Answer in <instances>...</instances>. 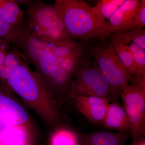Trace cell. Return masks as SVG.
Segmentation results:
<instances>
[{
  "label": "cell",
  "mask_w": 145,
  "mask_h": 145,
  "mask_svg": "<svg viewBox=\"0 0 145 145\" xmlns=\"http://www.w3.org/2000/svg\"><path fill=\"white\" fill-rule=\"evenodd\" d=\"M12 46L16 47L29 65L35 68L46 89L59 107L69 98L73 78L59 65L51 44L34 36L26 22L16 27Z\"/></svg>",
  "instance_id": "cell-1"
},
{
  "label": "cell",
  "mask_w": 145,
  "mask_h": 145,
  "mask_svg": "<svg viewBox=\"0 0 145 145\" xmlns=\"http://www.w3.org/2000/svg\"><path fill=\"white\" fill-rule=\"evenodd\" d=\"M6 85L47 124H53L59 119V107L39 75L29 66L21 52L18 66Z\"/></svg>",
  "instance_id": "cell-2"
},
{
  "label": "cell",
  "mask_w": 145,
  "mask_h": 145,
  "mask_svg": "<svg viewBox=\"0 0 145 145\" xmlns=\"http://www.w3.org/2000/svg\"><path fill=\"white\" fill-rule=\"evenodd\" d=\"M54 5L72 39L104 40L112 34L108 22L82 0H56Z\"/></svg>",
  "instance_id": "cell-3"
},
{
  "label": "cell",
  "mask_w": 145,
  "mask_h": 145,
  "mask_svg": "<svg viewBox=\"0 0 145 145\" xmlns=\"http://www.w3.org/2000/svg\"><path fill=\"white\" fill-rule=\"evenodd\" d=\"M27 25L34 36L57 46H69L75 42L68 33L54 5L29 1L25 5Z\"/></svg>",
  "instance_id": "cell-4"
},
{
  "label": "cell",
  "mask_w": 145,
  "mask_h": 145,
  "mask_svg": "<svg viewBox=\"0 0 145 145\" xmlns=\"http://www.w3.org/2000/svg\"><path fill=\"white\" fill-rule=\"evenodd\" d=\"M121 96L129 121L132 143L137 142L145 138V75L131 78Z\"/></svg>",
  "instance_id": "cell-5"
},
{
  "label": "cell",
  "mask_w": 145,
  "mask_h": 145,
  "mask_svg": "<svg viewBox=\"0 0 145 145\" xmlns=\"http://www.w3.org/2000/svg\"><path fill=\"white\" fill-rule=\"evenodd\" d=\"M95 65L106 78L112 93L117 99L128 85L131 78L111 43L100 44L93 48Z\"/></svg>",
  "instance_id": "cell-6"
},
{
  "label": "cell",
  "mask_w": 145,
  "mask_h": 145,
  "mask_svg": "<svg viewBox=\"0 0 145 145\" xmlns=\"http://www.w3.org/2000/svg\"><path fill=\"white\" fill-rule=\"evenodd\" d=\"M95 96L116 102L106 78L94 65L93 67H82L76 72L71 84L69 98Z\"/></svg>",
  "instance_id": "cell-7"
},
{
  "label": "cell",
  "mask_w": 145,
  "mask_h": 145,
  "mask_svg": "<svg viewBox=\"0 0 145 145\" xmlns=\"http://www.w3.org/2000/svg\"><path fill=\"white\" fill-rule=\"evenodd\" d=\"M0 119L6 125L20 126L34 132L28 113L6 85L0 83Z\"/></svg>",
  "instance_id": "cell-8"
},
{
  "label": "cell",
  "mask_w": 145,
  "mask_h": 145,
  "mask_svg": "<svg viewBox=\"0 0 145 145\" xmlns=\"http://www.w3.org/2000/svg\"><path fill=\"white\" fill-rule=\"evenodd\" d=\"M74 100L80 112L90 121L103 123L110 101L95 96H80Z\"/></svg>",
  "instance_id": "cell-9"
},
{
  "label": "cell",
  "mask_w": 145,
  "mask_h": 145,
  "mask_svg": "<svg viewBox=\"0 0 145 145\" xmlns=\"http://www.w3.org/2000/svg\"><path fill=\"white\" fill-rule=\"evenodd\" d=\"M140 3V0H126L110 17L108 25L111 34L123 31L132 22Z\"/></svg>",
  "instance_id": "cell-10"
},
{
  "label": "cell",
  "mask_w": 145,
  "mask_h": 145,
  "mask_svg": "<svg viewBox=\"0 0 145 145\" xmlns=\"http://www.w3.org/2000/svg\"><path fill=\"white\" fill-rule=\"evenodd\" d=\"M34 132L20 126L7 125L0 132L1 145H33Z\"/></svg>",
  "instance_id": "cell-11"
},
{
  "label": "cell",
  "mask_w": 145,
  "mask_h": 145,
  "mask_svg": "<svg viewBox=\"0 0 145 145\" xmlns=\"http://www.w3.org/2000/svg\"><path fill=\"white\" fill-rule=\"evenodd\" d=\"M103 123L107 128L117 130L119 132L127 133L130 131L129 121L126 113L117 102L109 104Z\"/></svg>",
  "instance_id": "cell-12"
},
{
  "label": "cell",
  "mask_w": 145,
  "mask_h": 145,
  "mask_svg": "<svg viewBox=\"0 0 145 145\" xmlns=\"http://www.w3.org/2000/svg\"><path fill=\"white\" fill-rule=\"evenodd\" d=\"M127 133L93 131L83 135L80 138V145H125Z\"/></svg>",
  "instance_id": "cell-13"
},
{
  "label": "cell",
  "mask_w": 145,
  "mask_h": 145,
  "mask_svg": "<svg viewBox=\"0 0 145 145\" xmlns=\"http://www.w3.org/2000/svg\"><path fill=\"white\" fill-rule=\"evenodd\" d=\"M24 11L15 0H0V16L11 26L16 27L24 22Z\"/></svg>",
  "instance_id": "cell-14"
},
{
  "label": "cell",
  "mask_w": 145,
  "mask_h": 145,
  "mask_svg": "<svg viewBox=\"0 0 145 145\" xmlns=\"http://www.w3.org/2000/svg\"><path fill=\"white\" fill-rule=\"evenodd\" d=\"M111 37V42L115 52L131 78L139 75L135 62L127 45L113 35Z\"/></svg>",
  "instance_id": "cell-15"
},
{
  "label": "cell",
  "mask_w": 145,
  "mask_h": 145,
  "mask_svg": "<svg viewBox=\"0 0 145 145\" xmlns=\"http://www.w3.org/2000/svg\"><path fill=\"white\" fill-rule=\"evenodd\" d=\"M113 35L123 42L129 48L137 68L139 75H145V50H143L133 42L125 32H115Z\"/></svg>",
  "instance_id": "cell-16"
},
{
  "label": "cell",
  "mask_w": 145,
  "mask_h": 145,
  "mask_svg": "<svg viewBox=\"0 0 145 145\" xmlns=\"http://www.w3.org/2000/svg\"><path fill=\"white\" fill-rule=\"evenodd\" d=\"M20 55V50L14 46L7 52L4 61L0 66V83L6 84L8 78L18 66Z\"/></svg>",
  "instance_id": "cell-17"
},
{
  "label": "cell",
  "mask_w": 145,
  "mask_h": 145,
  "mask_svg": "<svg viewBox=\"0 0 145 145\" xmlns=\"http://www.w3.org/2000/svg\"><path fill=\"white\" fill-rule=\"evenodd\" d=\"M80 138L72 131L60 128L52 133L49 140L50 145H80Z\"/></svg>",
  "instance_id": "cell-18"
},
{
  "label": "cell",
  "mask_w": 145,
  "mask_h": 145,
  "mask_svg": "<svg viewBox=\"0 0 145 145\" xmlns=\"http://www.w3.org/2000/svg\"><path fill=\"white\" fill-rule=\"evenodd\" d=\"M81 48L72 54L64 57H58L59 65L72 78L81 67L82 61Z\"/></svg>",
  "instance_id": "cell-19"
},
{
  "label": "cell",
  "mask_w": 145,
  "mask_h": 145,
  "mask_svg": "<svg viewBox=\"0 0 145 145\" xmlns=\"http://www.w3.org/2000/svg\"><path fill=\"white\" fill-rule=\"evenodd\" d=\"M126 0H100L92 7L94 12L105 20L110 17Z\"/></svg>",
  "instance_id": "cell-20"
},
{
  "label": "cell",
  "mask_w": 145,
  "mask_h": 145,
  "mask_svg": "<svg viewBox=\"0 0 145 145\" xmlns=\"http://www.w3.org/2000/svg\"><path fill=\"white\" fill-rule=\"evenodd\" d=\"M145 26V1H140V5L133 20L121 32H125L135 28H142Z\"/></svg>",
  "instance_id": "cell-21"
},
{
  "label": "cell",
  "mask_w": 145,
  "mask_h": 145,
  "mask_svg": "<svg viewBox=\"0 0 145 145\" xmlns=\"http://www.w3.org/2000/svg\"><path fill=\"white\" fill-rule=\"evenodd\" d=\"M16 33V27L10 25L0 16V38L13 45Z\"/></svg>",
  "instance_id": "cell-22"
},
{
  "label": "cell",
  "mask_w": 145,
  "mask_h": 145,
  "mask_svg": "<svg viewBox=\"0 0 145 145\" xmlns=\"http://www.w3.org/2000/svg\"><path fill=\"white\" fill-rule=\"evenodd\" d=\"M130 40L143 50H145V31L142 28H135L125 31Z\"/></svg>",
  "instance_id": "cell-23"
},
{
  "label": "cell",
  "mask_w": 145,
  "mask_h": 145,
  "mask_svg": "<svg viewBox=\"0 0 145 145\" xmlns=\"http://www.w3.org/2000/svg\"><path fill=\"white\" fill-rule=\"evenodd\" d=\"M10 44L4 39L0 38V50L6 49L10 50L11 48L10 46Z\"/></svg>",
  "instance_id": "cell-24"
},
{
  "label": "cell",
  "mask_w": 145,
  "mask_h": 145,
  "mask_svg": "<svg viewBox=\"0 0 145 145\" xmlns=\"http://www.w3.org/2000/svg\"><path fill=\"white\" fill-rule=\"evenodd\" d=\"M8 51L9 50H0V66L3 64L6 55Z\"/></svg>",
  "instance_id": "cell-25"
},
{
  "label": "cell",
  "mask_w": 145,
  "mask_h": 145,
  "mask_svg": "<svg viewBox=\"0 0 145 145\" xmlns=\"http://www.w3.org/2000/svg\"><path fill=\"white\" fill-rule=\"evenodd\" d=\"M30 0H20V1H15L16 3L18 5H25Z\"/></svg>",
  "instance_id": "cell-26"
},
{
  "label": "cell",
  "mask_w": 145,
  "mask_h": 145,
  "mask_svg": "<svg viewBox=\"0 0 145 145\" xmlns=\"http://www.w3.org/2000/svg\"><path fill=\"white\" fill-rule=\"evenodd\" d=\"M6 126V125L3 121L2 120L0 119V132L3 130Z\"/></svg>",
  "instance_id": "cell-27"
},
{
  "label": "cell",
  "mask_w": 145,
  "mask_h": 145,
  "mask_svg": "<svg viewBox=\"0 0 145 145\" xmlns=\"http://www.w3.org/2000/svg\"><path fill=\"white\" fill-rule=\"evenodd\" d=\"M131 145H137V143H132Z\"/></svg>",
  "instance_id": "cell-28"
},
{
  "label": "cell",
  "mask_w": 145,
  "mask_h": 145,
  "mask_svg": "<svg viewBox=\"0 0 145 145\" xmlns=\"http://www.w3.org/2000/svg\"><path fill=\"white\" fill-rule=\"evenodd\" d=\"M0 145H1V143H0Z\"/></svg>",
  "instance_id": "cell-29"
}]
</instances>
